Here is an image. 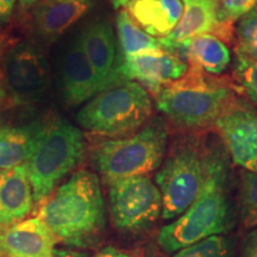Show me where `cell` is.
I'll return each instance as SVG.
<instances>
[{"label":"cell","instance_id":"obj_1","mask_svg":"<svg viewBox=\"0 0 257 257\" xmlns=\"http://www.w3.org/2000/svg\"><path fill=\"white\" fill-rule=\"evenodd\" d=\"M229 165L220 148L206 152L205 179L198 197L181 216L162 227L159 244L173 253L212 236L227 232L231 226V208L227 195Z\"/></svg>","mask_w":257,"mask_h":257},{"label":"cell","instance_id":"obj_2","mask_svg":"<svg viewBox=\"0 0 257 257\" xmlns=\"http://www.w3.org/2000/svg\"><path fill=\"white\" fill-rule=\"evenodd\" d=\"M37 218L56 239L85 246L105 225V202L100 181L94 173L80 170L41 202Z\"/></svg>","mask_w":257,"mask_h":257},{"label":"cell","instance_id":"obj_3","mask_svg":"<svg viewBox=\"0 0 257 257\" xmlns=\"http://www.w3.org/2000/svg\"><path fill=\"white\" fill-rule=\"evenodd\" d=\"M83 152L85 140L78 127L57 117L43 121L25 165L36 204L46 200L61 180L78 166Z\"/></svg>","mask_w":257,"mask_h":257},{"label":"cell","instance_id":"obj_4","mask_svg":"<svg viewBox=\"0 0 257 257\" xmlns=\"http://www.w3.org/2000/svg\"><path fill=\"white\" fill-rule=\"evenodd\" d=\"M152 112L153 101L147 89L135 81H125L87 101L76 119L89 133L117 137L142 127Z\"/></svg>","mask_w":257,"mask_h":257},{"label":"cell","instance_id":"obj_5","mask_svg":"<svg viewBox=\"0 0 257 257\" xmlns=\"http://www.w3.org/2000/svg\"><path fill=\"white\" fill-rule=\"evenodd\" d=\"M168 143L165 124L155 120L130 137L102 141L93 160L106 181L148 175L162 165Z\"/></svg>","mask_w":257,"mask_h":257},{"label":"cell","instance_id":"obj_6","mask_svg":"<svg viewBox=\"0 0 257 257\" xmlns=\"http://www.w3.org/2000/svg\"><path fill=\"white\" fill-rule=\"evenodd\" d=\"M157 108L175 124L202 127L216 123L229 106L231 91L216 82L206 81L193 70L156 93Z\"/></svg>","mask_w":257,"mask_h":257},{"label":"cell","instance_id":"obj_7","mask_svg":"<svg viewBox=\"0 0 257 257\" xmlns=\"http://www.w3.org/2000/svg\"><path fill=\"white\" fill-rule=\"evenodd\" d=\"M206 152L192 141L180 143L155 176L162 197V218L174 220L198 197L205 179Z\"/></svg>","mask_w":257,"mask_h":257},{"label":"cell","instance_id":"obj_8","mask_svg":"<svg viewBox=\"0 0 257 257\" xmlns=\"http://www.w3.org/2000/svg\"><path fill=\"white\" fill-rule=\"evenodd\" d=\"M108 200L112 223L123 232H141L162 214L160 189L148 175L111 182Z\"/></svg>","mask_w":257,"mask_h":257},{"label":"cell","instance_id":"obj_9","mask_svg":"<svg viewBox=\"0 0 257 257\" xmlns=\"http://www.w3.org/2000/svg\"><path fill=\"white\" fill-rule=\"evenodd\" d=\"M5 76L17 102H38L50 85L49 64L43 51L30 42L16 46L6 55Z\"/></svg>","mask_w":257,"mask_h":257},{"label":"cell","instance_id":"obj_10","mask_svg":"<svg viewBox=\"0 0 257 257\" xmlns=\"http://www.w3.org/2000/svg\"><path fill=\"white\" fill-rule=\"evenodd\" d=\"M214 124L231 160L246 172H257V112L230 104Z\"/></svg>","mask_w":257,"mask_h":257},{"label":"cell","instance_id":"obj_11","mask_svg":"<svg viewBox=\"0 0 257 257\" xmlns=\"http://www.w3.org/2000/svg\"><path fill=\"white\" fill-rule=\"evenodd\" d=\"M188 66L176 54L160 49L131 57H120L118 72L126 81H137L154 94L187 74Z\"/></svg>","mask_w":257,"mask_h":257},{"label":"cell","instance_id":"obj_12","mask_svg":"<svg viewBox=\"0 0 257 257\" xmlns=\"http://www.w3.org/2000/svg\"><path fill=\"white\" fill-rule=\"evenodd\" d=\"M61 86L64 100L70 106L81 105L108 89L86 57L79 38L73 41L63 54Z\"/></svg>","mask_w":257,"mask_h":257},{"label":"cell","instance_id":"obj_13","mask_svg":"<svg viewBox=\"0 0 257 257\" xmlns=\"http://www.w3.org/2000/svg\"><path fill=\"white\" fill-rule=\"evenodd\" d=\"M89 63L106 87L125 82L118 72L119 61L115 54V41L112 25L107 21L99 19L83 28L78 37Z\"/></svg>","mask_w":257,"mask_h":257},{"label":"cell","instance_id":"obj_14","mask_svg":"<svg viewBox=\"0 0 257 257\" xmlns=\"http://www.w3.org/2000/svg\"><path fill=\"white\" fill-rule=\"evenodd\" d=\"M56 240L40 218H31L0 231V252L6 257H49Z\"/></svg>","mask_w":257,"mask_h":257},{"label":"cell","instance_id":"obj_15","mask_svg":"<svg viewBox=\"0 0 257 257\" xmlns=\"http://www.w3.org/2000/svg\"><path fill=\"white\" fill-rule=\"evenodd\" d=\"M94 0H41L34 9V29L42 40L55 42L91 11Z\"/></svg>","mask_w":257,"mask_h":257},{"label":"cell","instance_id":"obj_16","mask_svg":"<svg viewBox=\"0 0 257 257\" xmlns=\"http://www.w3.org/2000/svg\"><path fill=\"white\" fill-rule=\"evenodd\" d=\"M223 27L218 0H188L174 30L160 40L161 48L172 53L182 42L199 35L219 32Z\"/></svg>","mask_w":257,"mask_h":257},{"label":"cell","instance_id":"obj_17","mask_svg":"<svg viewBox=\"0 0 257 257\" xmlns=\"http://www.w3.org/2000/svg\"><path fill=\"white\" fill-rule=\"evenodd\" d=\"M34 202L27 167L0 170V231L23 220Z\"/></svg>","mask_w":257,"mask_h":257},{"label":"cell","instance_id":"obj_18","mask_svg":"<svg viewBox=\"0 0 257 257\" xmlns=\"http://www.w3.org/2000/svg\"><path fill=\"white\" fill-rule=\"evenodd\" d=\"M182 0H134L128 14L153 37H166L174 30L182 17Z\"/></svg>","mask_w":257,"mask_h":257},{"label":"cell","instance_id":"obj_19","mask_svg":"<svg viewBox=\"0 0 257 257\" xmlns=\"http://www.w3.org/2000/svg\"><path fill=\"white\" fill-rule=\"evenodd\" d=\"M184 50L193 70L208 74H220L229 67L231 53L221 38L204 34L182 42L176 50Z\"/></svg>","mask_w":257,"mask_h":257},{"label":"cell","instance_id":"obj_20","mask_svg":"<svg viewBox=\"0 0 257 257\" xmlns=\"http://www.w3.org/2000/svg\"><path fill=\"white\" fill-rule=\"evenodd\" d=\"M43 121L0 127V170L27 165Z\"/></svg>","mask_w":257,"mask_h":257},{"label":"cell","instance_id":"obj_21","mask_svg":"<svg viewBox=\"0 0 257 257\" xmlns=\"http://www.w3.org/2000/svg\"><path fill=\"white\" fill-rule=\"evenodd\" d=\"M115 24L121 57H131L148 51L162 49L160 40L144 31L131 17L128 11H120L117 16Z\"/></svg>","mask_w":257,"mask_h":257},{"label":"cell","instance_id":"obj_22","mask_svg":"<svg viewBox=\"0 0 257 257\" xmlns=\"http://www.w3.org/2000/svg\"><path fill=\"white\" fill-rule=\"evenodd\" d=\"M240 219L246 229L257 226V172L244 174L240 191Z\"/></svg>","mask_w":257,"mask_h":257},{"label":"cell","instance_id":"obj_23","mask_svg":"<svg viewBox=\"0 0 257 257\" xmlns=\"http://www.w3.org/2000/svg\"><path fill=\"white\" fill-rule=\"evenodd\" d=\"M173 257H231V246L223 234H218L179 250Z\"/></svg>","mask_w":257,"mask_h":257},{"label":"cell","instance_id":"obj_24","mask_svg":"<svg viewBox=\"0 0 257 257\" xmlns=\"http://www.w3.org/2000/svg\"><path fill=\"white\" fill-rule=\"evenodd\" d=\"M233 74L251 101L257 105V61L237 50Z\"/></svg>","mask_w":257,"mask_h":257},{"label":"cell","instance_id":"obj_25","mask_svg":"<svg viewBox=\"0 0 257 257\" xmlns=\"http://www.w3.org/2000/svg\"><path fill=\"white\" fill-rule=\"evenodd\" d=\"M238 51L257 61V8L239 19L236 29Z\"/></svg>","mask_w":257,"mask_h":257},{"label":"cell","instance_id":"obj_26","mask_svg":"<svg viewBox=\"0 0 257 257\" xmlns=\"http://www.w3.org/2000/svg\"><path fill=\"white\" fill-rule=\"evenodd\" d=\"M220 3V16L223 22L240 19L248 12L257 8V0H218Z\"/></svg>","mask_w":257,"mask_h":257},{"label":"cell","instance_id":"obj_27","mask_svg":"<svg viewBox=\"0 0 257 257\" xmlns=\"http://www.w3.org/2000/svg\"><path fill=\"white\" fill-rule=\"evenodd\" d=\"M240 257H257V226L246 234Z\"/></svg>","mask_w":257,"mask_h":257},{"label":"cell","instance_id":"obj_28","mask_svg":"<svg viewBox=\"0 0 257 257\" xmlns=\"http://www.w3.org/2000/svg\"><path fill=\"white\" fill-rule=\"evenodd\" d=\"M17 0H0V27L11 21Z\"/></svg>","mask_w":257,"mask_h":257},{"label":"cell","instance_id":"obj_29","mask_svg":"<svg viewBox=\"0 0 257 257\" xmlns=\"http://www.w3.org/2000/svg\"><path fill=\"white\" fill-rule=\"evenodd\" d=\"M95 257H136L133 253L124 251V250L115 249L113 246H107V248L101 249L100 251L96 253Z\"/></svg>","mask_w":257,"mask_h":257},{"label":"cell","instance_id":"obj_30","mask_svg":"<svg viewBox=\"0 0 257 257\" xmlns=\"http://www.w3.org/2000/svg\"><path fill=\"white\" fill-rule=\"evenodd\" d=\"M49 257H89L86 253L69 249H54Z\"/></svg>","mask_w":257,"mask_h":257},{"label":"cell","instance_id":"obj_31","mask_svg":"<svg viewBox=\"0 0 257 257\" xmlns=\"http://www.w3.org/2000/svg\"><path fill=\"white\" fill-rule=\"evenodd\" d=\"M18 2L22 10H29L31 9L32 6L36 5L38 2H41V0H18Z\"/></svg>","mask_w":257,"mask_h":257},{"label":"cell","instance_id":"obj_32","mask_svg":"<svg viewBox=\"0 0 257 257\" xmlns=\"http://www.w3.org/2000/svg\"><path fill=\"white\" fill-rule=\"evenodd\" d=\"M110 2L114 9L124 8V6H128V4H130V0H110Z\"/></svg>","mask_w":257,"mask_h":257},{"label":"cell","instance_id":"obj_33","mask_svg":"<svg viewBox=\"0 0 257 257\" xmlns=\"http://www.w3.org/2000/svg\"><path fill=\"white\" fill-rule=\"evenodd\" d=\"M3 98H4V92H3V89L0 88V101L3 100Z\"/></svg>","mask_w":257,"mask_h":257},{"label":"cell","instance_id":"obj_34","mask_svg":"<svg viewBox=\"0 0 257 257\" xmlns=\"http://www.w3.org/2000/svg\"><path fill=\"white\" fill-rule=\"evenodd\" d=\"M182 2H184V4H186V3H187L188 0H182Z\"/></svg>","mask_w":257,"mask_h":257},{"label":"cell","instance_id":"obj_35","mask_svg":"<svg viewBox=\"0 0 257 257\" xmlns=\"http://www.w3.org/2000/svg\"><path fill=\"white\" fill-rule=\"evenodd\" d=\"M2 256H3V255H2V252H0V257H2Z\"/></svg>","mask_w":257,"mask_h":257},{"label":"cell","instance_id":"obj_36","mask_svg":"<svg viewBox=\"0 0 257 257\" xmlns=\"http://www.w3.org/2000/svg\"><path fill=\"white\" fill-rule=\"evenodd\" d=\"M133 2H134V0H133Z\"/></svg>","mask_w":257,"mask_h":257}]
</instances>
